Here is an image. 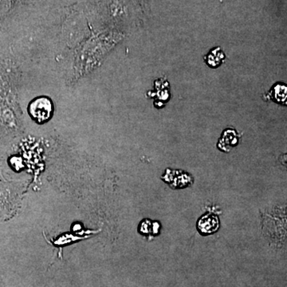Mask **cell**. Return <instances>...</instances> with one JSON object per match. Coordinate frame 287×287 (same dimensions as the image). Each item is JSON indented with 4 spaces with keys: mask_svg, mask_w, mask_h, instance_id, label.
<instances>
[{
    "mask_svg": "<svg viewBox=\"0 0 287 287\" xmlns=\"http://www.w3.org/2000/svg\"><path fill=\"white\" fill-rule=\"evenodd\" d=\"M169 173L173 177L177 178V181H173L169 184L171 187L173 189H181L186 187L191 183V177L187 173H181V172H173L169 170Z\"/></svg>",
    "mask_w": 287,
    "mask_h": 287,
    "instance_id": "6",
    "label": "cell"
},
{
    "mask_svg": "<svg viewBox=\"0 0 287 287\" xmlns=\"http://www.w3.org/2000/svg\"><path fill=\"white\" fill-rule=\"evenodd\" d=\"M29 110L33 119L38 123H43L51 117L52 103L46 97H38L30 104Z\"/></svg>",
    "mask_w": 287,
    "mask_h": 287,
    "instance_id": "1",
    "label": "cell"
},
{
    "mask_svg": "<svg viewBox=\"0 0 287 287\" xmlns=\"http://www.w3.org/2000/svg\"><path fill=\"white\" fill-rule=\"evenodd\" d=\"M266 100H274L279 104H287V87L283 83H277L274 85L271 91L264 96Z\"/></svg>",
    "mask_w": 287,
    "mask_h": 287,
    "instance_id": "4",
    "label": "cell"
},
{
    "mask_svg": "<svg viewBox=\"0 0 287 287\" xmlns=\"http://www.w3.org/2000/svg\"><path fill=\"white\" fill-rule=\"evenodd\" d=\"M240 137L241 136L234 129H225L219 138L217 146L221 151L228 153L238 145Z\"/></svg>",
    "mask_w": 287,
    "mask_h": 287,
    "instance_id": "2",
    "label": "cell"
},
{
    "mask_svg": "<svg viewBox=\"0 0 287 287\" xmlns=\"http://www.w3.org/2000/svg\"><path fill=\"white\" fill-rule=\"evenodd\" d=\"M197 227L199 232L203 235H210L218 231L219 228V221L218 217L211 214H207L201 217L197 223Z\"/></svg>",
    "mask_w": 287,
    "mask_h": 287,
    "instance_id": "3",
    "label": "cell"
},
{
    "mask_svg": "<svg viewBox=\"0 0 287 287\" xmlns=\"http://www.w3.org/2000/svg\"><path fill=\"white\" fill-rule=\"evenodd\" d=\"M204 60L208 67L215 69L224 63L226 56L220 47H216L210 50V52L205 55Z\"/></svg>",
    "mask_w": 287,
    "mask_h": 287,
    "instance_id": "5",
    "label": "cell"
},
{
    "mask_svg": "<svg viewBox=\"0 0 287 287\" xmlns=\"http://www.w3.org/2000/svg\"><path fill=\"white\" fill-rule=\"evenodd\" d=\"M140 232L143 235H157L159 232L158 223H153L145 219L140 226Z\"/></svg>",
    "mask_w": 287,
    "mask_h": 287,
    "instance_id": "7",
    "label": "cell"
}]
</instances>
